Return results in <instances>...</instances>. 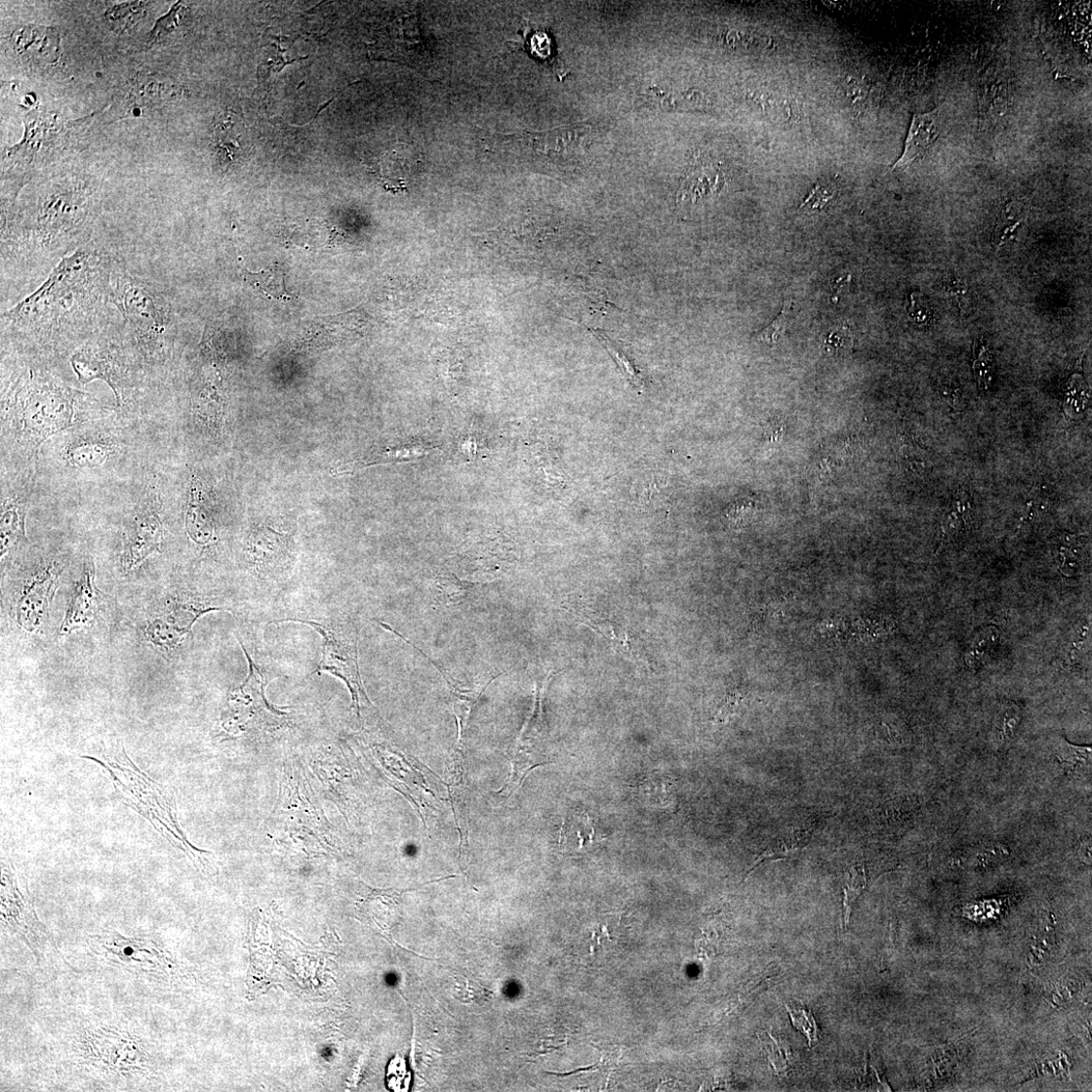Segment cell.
I'll return each instance as SVG.
<instances>
[{
	"label": "cell",
	"mask_w": 1092,
	"mask_h": 1092,
	"mask_svg": "<svg viewBox=\"0 0 1092 1092\" xmlns=\"http://www.w3.org/2000/svg\"><path fill=\"white\" fill-rule=\"evenodd\" d=\"M867 884L864 868H853L847 886L844 888V921L845 927L850 925L853 906Z\"/></svg>",
	"instance_id": "28"
},
{
	"label": "cell",
	"mask_w": 1092,
	"mask_h": 1092,
	"mask_svg": "<svg viewBox=\"0 0 1092 1092\" xmlns=\"http://www.w3.org/2000/svg\"><path fill=\"white\" fill-rule=\"evenodd\" d=\"M972 522L967 520L955 509L949 507L943 516L942 532L944 542L959 540L971 527Z\"/></svg>",
	"instance_id": "29"
},
{
	"label": "cell",
	"mask_w": 1092,
	"mask_h": 1092,
	"mask_svg": "<svg viewBox=\"0 0 1092 1092\" xmlns=\"http://www.w3.org/2000/svg\"><path fill=\"white\" fill-rule=\"evenodd\" d=\"M411 890L415 889L381 890L368 888V892L358 904L360 915L376 923L384 933L389 934L401 917L402 895L404 892Z\"/></svg>",
	"instance_id": "14"
},
{
	"label": "cell",
	"mask_w": 1092,
	"mask_h": 1092,
	"mask_svg": "<svg viewBox=\"0 0 1092 1092\" xmlns=\"http://www.w3.org/2000/svg\"><path fill=\"white\" fill-rule=\"evenodd\" d=\"M157 499H148L133 519L128 532L124 566L133 571L145 559L160 550L163 529L157 509Z\"/></svg>",
	"instance_id": "6"
},
{
	"label": "cell",
	"mask_w": 1092,
	"mask_h": 1092,
	"mask_svg": "<svg viewBox=\"0 0 1092 1092\" xmlns=\"http://www.w3.org/2000/svg\"><path fill=\"white\" fill-rule=\"evenodd\" d=\"M568 608L585 626L589 627L604 636L613 649L627 660L638 667H650L648 660L645 658V655L642 654L636 641L626 627L603 618V616L599 615L593 609L581 603L569 604Z\"/></svg>",
	"instance_id": "9"
},
{
	"label": "cell",
	"mask_w": 1092,
	"mask_h": 1092,
	"mask_svg": "<svg viewBox=\"0 0 1092 1092\" xmlns=\"http://www.w3.org/2000/svg\"><path fill=\"white\" fill-rule=\"evenodd\" d=\"M595 829L592 821L583 812H575L564 823L559 846L567 853H581L593 845Z\"/></svg>",
	"instance_id": "18"
},
{
	"label": "cell",
	"mask_w": 1092,
	"mask_h": 1092,
	"mask_svg": "<svg viewBox=\"0 0 1092 1092\" xmlns=\"http://www.w3.org/2000/svg\"><path fill=\"white\" fill-rule=\"evenodd\" d=\"M180 13L179 8H175L170 14L162 18L154 27L151 35V43H157L164 38V36L171 34L176 30L179 24Z\"/></svg>",
	"instance_id": "31"
},
{
	"label": "cell",
	"mask_w": 1092,
	"mask_h": 1092,
	"mask_svg": "<svg viewBox=\"0 0 1092 1092\" xmlns=\"http://www.w3.org/2000/svg\"><path fill=\"white\" fill-rule=\"evenodd\" d=\"M285 276V270L278 264L260 272L244 271L245 282L251 288L267 298L288 302L295 296L287 290Z\"/></svg>",
	"instance_id": "19"
},
{
	"label": "cell",
	"mask_w": 1092,
	"mask_h": 1092,
	"mask_svg": "<svg viewBox=\"0 0 1092 1092\" xmlns=\"http://www.w3.org/2000/svg\"><path fill=\"white\" fill-rule=\"evenodd\" d=\"M100 765L114 784L118 796L126 805L147 820L168 842L183 851L194 862L204 864L205 851L192 846L178 822L176 806L159 784L130 760L121 743L101 759L82 755Z\"/></svg>",
	"instance_id": "2"
},
{
	"label": "cell",
	"mask_w": 1092,
	"mask_h": 1092,
	"mask_svg": "<svg viewBox=\"0 0 1092 1092\" xmlns=\"http://www.w3.org/2000/svg\"><path fill=\"white\" fill-rule=\"evenodd\" d=\"M792 303L791 300L787 299L781 314L768 327L757 333L755 338L761 343L776 344L786 335L790 324Z\"/></svg>",
	"instance_id": "27"
},
{
	"label": "cell",
	"mask_w": 1092,
	"mask_h": 1092,
	"mask_svg": "<svg viewBox=\"0 0 1092 1092\" xmlns=\"http://www.w3.org/2000/svg\"><path fill=\"white\" fill-rule=\"evenodd\" d=\"M1025 217L1022 207H1019L1018 203L1006 205L1001 215L998 217L993 235L994 243L997 248L1002 246L1006 240L1015 236L1016 232L1022 226Z\"/></svg>",
	"instance_id": "23"
},
{
	"label": "cell",
	"mask_w": 1092,
	"mask_h": 1092,
	"mask_svg": "<svg viewBox=\"0 0 1092 1092\" xmlns=\"http://www.w3.org/2000/svg\"><path fill=\"white\" fill-rule=\"evenodd\" d=\"M31 484L3 490L2 557L25 540L24 523L29 510Z\"/></svg>",
	"instance_id": "12"
},
{
	"label": "cell",
	"mask_w": 1092,
	"mask_h": 1092,
	"mask_svg": "<svg viewBox=\"0 0 1092 1092\" xmlns=\"http://www.w3.org/2000/svg\"><path fill=\"white\" fill-rule=\"evenodd\" d=\"M243 647V646H242ZM243 651L249 662V674L245 681L233 690L229 697L228 709L222 716V727L226 732L237 735L256 728L260 723L273 718H282L284 713L270 708L266 697V681L261 668Z\"/></svg>",
	"instance_id": "5"
},
{
	"label": "cell",
	"mask_w": 1092,
	"mask_h": 1092,
	"mask_svg": "<svg viewBox=\"0 0 1092 1092\" xmlns=\"http://www.w3.org/2000/svg\"><path fill=\"white\" fill-rule=\"evenodd\" d=\"M2 921L22 937L37 958L44 948L56 947L54 939L40 921L26 880L14 866L3 864Z\"/></svg>",
	"instance_id": "3"
},
{
	"label": "cell",
	"mask_w": 1092,
	"mask_h": 1092,
	"mask_svg": "<svg viewBox=\"0 0 1092 1092\" xmlns=\"http://www.w3.org/2000/svg\"><path fill=\"white\" fill-rule=\"evenodd\" d=\"M463 735L459 733V739L453 750L448 790H450L456 823L461 834V859L465 862L469 856V803L467 763Z\"/></svg>",
	"instance_id": "8"
},
{
	"label": "cell",
	"mask_w": 1092,
	"mask_h": 1092,
	"mask_svg": "<svg viewBox=\"0 0 1092 1092\" xmlns=\"http://www.w3.org/2000/svg\"><path fill=\"white\" fill-rule=\"evenodd\" d=\"M787 1010L790 1015V1019L794 1028L802 1032L808 1040L809 1047H814L819 1042V1027L811 1011L800 1003L787 1004Z\"/></svg>",
	"instance_id": "25"
},
{
	"label": "cell",
	"mask_w": 1092,
	"mask_h": 1092,
	"mask_svg": "<svg viewBox=\"0 0 1092 1092\" xmlns=\"http://www.w3.org/2000/svg\"><path fill=\"white\" fill-rule=\"evenodd\" d=\"M833 197H834V191L833 190H831L828 186L818 184L816 186V188L810 192L809 197L806 199V201L802 204L801 207H805L807 205H810L811 209H822L830 200H832Z\"/></svg>",
	"instance_id": "32"
},
{
	"label": "cell",
	"mask_w": 1092,
	"mask_h": 1092,
	"mask_svg": "<svg viewBox=\"0 0 1092 1092\" xmlns=\"http://www.w3.org/2000/svg\"><path fill=\"white\" fill-rule=\"evenodd\" d=\"M943 108H937L931 113L914 115L905 151L896 162L892 171H907L915 161L925 157L938 142L943 132Z\"/></svg>",
	"instance_id": "11"
},
{
	"label": "cell",
	"mask_w": 1092,
	"mask_h": 1092,
	"mask_svg": "<svg viewBox=\"0 0 1092 1092\" xmlns=\"http://www.w3.org/2000/svg\"><path fill=\"white\" fill-rule=\"evenodd\" d=\"M72 366L82 384H88L97 379L105 381L114 389L117 400L121 403L122 396L114 380V368L108 358L101 352L94 349H84L73 356Z\"/></svg>",
	"instance_id": "17"
},
{
	"label": "cell",
	"mask_w": 1092,
	"mask_h": 1092,
	"mask_svg": "<svg viewBox=\"0 0 1092 1092\" xmlns=\"http://www.w3.org/2000/svg\"><path fill=\"white\" fill-rule=\"evenodd\" d=\"M768 1039L764 1041V1049L772 1067L773 1072L779 1077H788L790 1069L791 1053L787 1042L773 1037L768 1032Z\"/></svg>",
	"instance_id": "24"
},
{
	"label": "cell",
	"mask_w": 1092,
	"mask_h": 1092,
	"mask_svg": "<svg viewBox=\"0 0 1092 1092\" xmlns=\"http://www.w3.org/2000/svg\"><path fill=\"white\" fill-rule=\"evenodd\" d=\"M60 576V566L51 564L25 587L17 610L18 623L25 630L34 631L42 624Z\"/></svg>",
	"instance_id": "10"
},
{
	"label": "cell",
	"mask_w": 1092,
	"mask_h": 1092,
	"mask_svg": "<svg viewBox=\"0 0 1092 1092\" xmlns=\"http://www.w3.org/2000/svg\"><path fill=\"white\" fill-rule=\"evenodd\" d=\"M246 130L238 116L230 111L220 114L214 121L212 145L218 161L231 166L244 153Z\"/></svg>",
	"instance_id": "15"
},
{
	"label": "cell",
	"mask_w": 1092,
	"mask_h": 1092,
	"mask_svg": "<svg viewBox=\"0 0 1092 1092\" xmlns=\"http://www.w3.org/2000/svg\"><path fill=\"white\" fill-rule=\"evenodd\" d=\"M592 332L595 338L601 343L603 347L607 350L610 356L618 364L621 372L626 380L629 382L638 390L645 387V378L642 377L641 372L637 369L636 364L626 348L624 344L614 341L610 336L601 329L587 328Z\"/></svg>",
	"instance_id": "20"
},
{
	"label": "cell",
	"mask_w": 1092,
	"mask_h": 1092,
	"mask_svg": "<svg viewBox=\"0 0 1092 1092\" xmlns=\"http://www.w3.org/2000/svg\"><path fill=\"white\" fill-rule=\"evenodd\" d=\"M96 568L93 561L84 565L81 579L69 603L61 634H69L92 625L99 609L98 589L95 584Z\"/></svg>",
	"instance_id": "13"
},
{
	"label": "cell",
	"mask_w": 1092,
	"mask_h": 1092,
	"mask_svg": "<svg viewBox=\"0 0 1092 1092\" xmlns=\"http://www.w3.org/2000/svg\"><path fill=\"white\" fill-rule=\"evenodd\" d=\"M109 410L78 390L27 376L7 406L5 423L16 444L32 457L49 437L104 417Z\"/></svg>",
	"instance_id": "1"
},
{
	"label": "cell",
	"mask_w": 1092,
	"mask_h": 1092,
	"mask_svg": "<svg viewBox=\"0 0 1092 1092\" xmlns=\"http://www.w3.org/2000/svg\"><path fill=\"white\" fill-rule=\"evenodd\" d=\"M743 700L744 696L740 693H733L728 695L724 706L718 711L715 719L717 721H723L733 715L740 708Z\"/></svg>",
	"instance_id": "33"
},
{
	"label": "cell",
	"mask_w": 1092,
	"mask_h": 1092,
	"mask_svg": "<svg viewBox=\"0 0 1092 1092\" xmlns=\"http://www.w3.org/2000/svg\"><path fill=\"white\" fill-rule=\"evenodd\" d=\"M993 373L992 356L988 346H983L974 362V374L980 387L988 389Z\"/></svg>",
	"instance_id": "30"
},
{
	"label": "cell",
	"mask_w": 1092,
	"mask_h": 1092,
	"mask_svg": "<svg viewBox=\"0 0 1092 1092\" xmlns=\"http://www.w3.org/2000/svg\"><path fill=\"white\" fill-rule=\"evenodd\" d=\"M116 455L117 447L113 441L93 436L74 440L66 452L68 463L80 468L101 467Z\"/></svg>",
	"instance_id": "16"
},
{
	"label": "cell",
	"mask_w": 1092,
	"mask_h": 1092,
	"mask_svg": "<svg viewBox=\"0 0 1092 1092\" xmlns=\"http://www.w3.org/2000/svg\"><path fill=\"white\" fill-rule=\"evenodd\" d=\"M216 610L201 604L176 601L149 624L146 635L154 646L174 649L201 615Z\"/></svg>",
	"instance_id": "7"
},
{
	"label": "cell",
	"mask_w": 1092,
	"mask_h": 1092,
	"mask_svg": "<svg viewBox=\"0 0 1092 1092\" xmlns=\"http://www.w3.org/2000/svg\"><path fill=\"white\" fill-rule=\"evenodd\" d=\"M823 347L830 355H846L853 347L851 330L843 325L830 327L823 335Z\"/></svg>",
	"instance_id": "26"
},
{
	"label": "cell",
	"mask_w": 1092,
	"mask_h": 1092,
	"mask_svg": "<svg viewBox=\"0 0 1092 1092\" xmlns=\"http://www.w3.org/2000/svg\"><path fill=\"white\" fill-rule=\"evenodd\" d=\"M305 624L314 627L323 636L322 661L316 671H327L335 677L344 680L351 695L353 704L359 714L360 700L363 698L369 703L364 691L357 665V633L349 625L336 622H304L301 620H286Z\"/></svg>",
	"instance_id": "4"
},
{
	"label": "cell",
	"mask_w": 1092,
	"mask_h": 1092,
	"mask_svg": "<svg viewBox=\"0 0 1092 1092\" xmlns=\"http://www.w3.org/2000/svg\"><path fill=\"white\" fill-rule=\"evenodd\" d=\"M809 841L808 835H793L791 838H779L777 842L769 845L749 867L747 876L753 871L754 868L766 861H776L781 859H788L802 851ZM746 876V877H747Z\"/></svg>",
	"instance_id": "22"
},
{
	"label": "cell",
	"mask_w": 1092,
	"mask_h": 1092,
	"mask_svg": "<svg viewBox=\"0 0 1092 1092\" xmlns=\"http://www.w3.org/2000/svg\"><path fill=\"white\" fill-rule=\"evenodd\" d=\"M1055 755L1069 776L1081 777L1090 773V748L1073 746L1066 740H1060L1055 747Z\"/></svg>",
	"instance_id": "21"
}]
</instances>
